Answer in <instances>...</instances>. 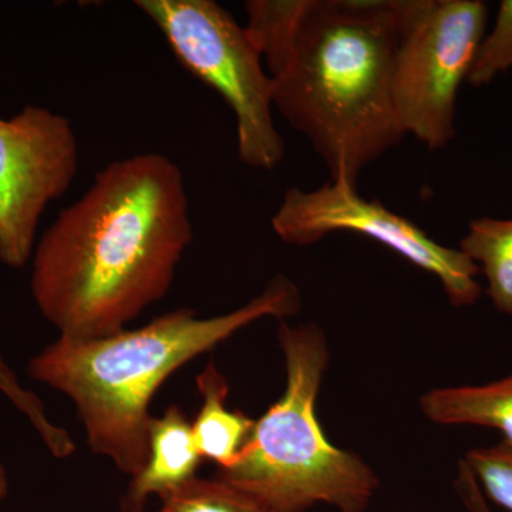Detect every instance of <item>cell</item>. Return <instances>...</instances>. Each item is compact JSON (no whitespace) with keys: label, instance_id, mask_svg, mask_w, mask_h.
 I'll return each mask as SVG.
<instances>
[{"label":"cell","instance_id":"e0dca14e","mask_svg":"<svg viewBox=\"0 0 512 512\" xmlns=\"http://www.w3.org/2000/svg\"><path fill=\"white\" fill-rule=\"evenodd\" d=\"M456 490L468 512H493L483 491L478 487L476 478L463 460L458 463Z\"/></svg>","mask_w":512,"mask_h":512},{"label":"cell","instance_id":"ac0fdd59","mask_svg":"<svg viewBox=\"0 0 512 512\" xmlns=\"http://www.w3.org/2000/svg\"><path fill=\"white\" fill-rule=\"evenodd\" d=\"M9 494V478L8 473H6L5 467L0 463V504L5 501V498L8 497Z\"/></svg>","mask_w":512,"mask_h":512},{"label":"cell","instance_id":"52a82bcc","mask_svg":"<svg viewBox=\"0 0 512 512\" xmlns=\"http://www.w3.org/2000/svg\"><path fill=\"white\" fill-rule=\"evenodd\" d=\"M271 225L276 237L295 247H309L336 232L372 239L437 278L456 308L474 305L483 295L480 269L460 249L434 241L382 202L362 197L348 181L330 180L315 190L289 188Z\"/></svg>","mask_w":512,"mask_h":512},{"label":"cell","instance_id":"6da1fadb","mask_svg":"<svg viewBox=\"0 0 512 512\" xmlns=\"http://www.w3.org/2000/svg\"><path fill=\"white\" fill-rule=\"evenodd\" d=\"M192 238L184 174L171 158L114 161L37 242L33 299L59 336L113 335L170 292Z\"/></svg>","mask_w":512,"mask_h":512},{"label":"cell","instance_id":"4fadbf2b","mask_svg":"<svg viewBox=\"0 0 512 512\" xmlns=\"http://www.w3.org/2000/svg\"><path fill=\"white\" fill-rule=\"evenodd\" d=\"M161 501L173 512H276L255 495L220 478H194Z\"/></svg>","mask_w":512,"mask_h":512},{"label":"cell","instance_id":"5bb4252c","mask_svg":"<svg viewBox=\"0 0 512 512\" xmlns=\"http://www.w3.org/2000/svg\"><path fill=\"white\" fill-rule=\"evenodd\" d=\"M0 392L13 403V406L25 414L37 431L47 450L56 458H69L76 451V443L69 431L56 426L47 417L45 406L39 397L20 384L13 370L6 365L5 359L0 355Z\"/></svg>","mask_w":512,"mask_h":512},{"label":"cell","instance_id":"d6986e66","mask_svg":"<svg viewBox=\"0 0 512 512\" xmlns=\"http://www.w3.org/2000/svg\"><path fill=\"white\" fill-rule=\"evenodd\" d=\"M160 512H173V511H171L170 508L164 507V505H163V508H161Z\"/></svg>","mask_w":512,"mask_h":512},{"label":"cell","instance_id":"277c9868","mask_svg":"<svg viewBox=\"0 0 512 512\" xmlns=\"http://www.w3.org/2000/svg\"><path fill=\"white\" fill-rule=\"evenodd\" d=\"M279 346L286 383L258 420L237 460L217 478L255 495L276 512H306L318 504L366 512L379 478L363 458L323 433L316 402L329 366V345L315 323L281 322Z\"/></svg>","mask_w":512,"mask_h":512},{"label":"cell","instance_id":"9a60e30c","mask_svg":"<svg viewBox=\"0 0 512 512\" xmlns=\"http://www.w3.org/2000/svg\"><path fill=\"white\" fill-rule=\"evenodd\" d=\"M512 69V0H501L490 32H485L467 83L483 89Z\"/></svg>","mask_w":512,"mask_h":512},{"label":"cell","instance_id":"2e32d148","mask_svg":"<svg viewBox=\"0 0 512 512\" xmlns=\"http://www.w3.org/2000/svg\"><path fill=\"white\" fill-rule=\"evenodd\" d=\"M488 503L512 512V447L501 441L467 451L463 458Z\"/></svg>","mask_w":512,"mask_h":512},{"label":"cell","instance_id":"5b68a950","mask_svg":"<svg viewBox=\"0 0 512 512\" xmlns=\"http://www.w3.org/2000/svg\"><path fill=\"white\" fill-rule=\"evenodd\" d=\"M134 5L163 33L181 66L215 90L237 123L238 158L272 171L285 158L275 126L274 80L247 28L214 0H136Z\"/></svg>","mask_w":512,"mask_h":512},{"label":"cell","instance_id":"ba28073f","mask_svg":"<svg viewBox=\"0 0 512 512\" xmlns=\"http://www.w3.org/2000/svg\"><path fill=\"white\" fill-rule=\"evenodd\" d=\"M72 123L46 107L28 106L0 119V262L25 268L35 251L43 212L79 170Z\"/></svg>","mask_w":512,"mask_h":512},{"label":"cell","instance_id":"3957f363","mask_svg":"<svg viewBox=\"0 0 512 512\" xmlns=\"http://www.w3.org/2000/svg\"><path fill=\"white\" fill-rule=\"evenodd\" d=\"M301 302L298 286L276 276L224 315L198 318L183 308L103 338L59 336L30 359L28 372L72 400L93 453L134 477L147 461L150 406L165 380L259 319L296 315Z\"/></svg>","mask_w":512,"mask_h":512},{"label":"cell","instance_id":"8fae6325","mask_svg":"<svg viewBox=\"0 0 512 512\" xmlns=\"http://www.w3.org/2000/svg\"><path fill=\"white\" fill-rule=\"evenodd\" d=\"M424 416L443 426H478L500 431L512 447V375L476 386L430 390L420 399Z\"/></svg>","mask_w":512,"mask_h":512},{"label":"cell","instance_id":"7a4b0ae2","mask_svg":"<svg viewBox=\"0 0 512 512\" xmlns=\"http://www.w3.org/2000/svg\"><path fill=\"white\" fill-rule=\"evenodd\" d=\"M417 0H311L274 62V107L308 138L330 180L360 174L402 143L393 69Z\"/></svg>","mask_w":512,"mask_h":512},{"label":"cell","instance_id":"7c38bea8","mask_svg":"<svg viewBox=\"0 0 512 512\" xmlns=\"http://www.w3.org/2000/svg\"><path fill=\"white\" fill-rule=\"evenodd\" d=\"M458 249L480 269L494 308L512 316V218L470 221Z\"/></svg>","mask_w":512,"mask_h":512},{"label":"cell","instance_id":"9c48e42d","mask_svg":"<svg viewBox=\"0 0 512 512\" xmlns=\"http://www.w3.org/2000/svg\"><path fill=\"white\" fill-rule=\"evenodd\" d=\"M201 461L187 414L178 406L168 407L151 421L146 464L131 477L120 512H143L153 495L163 500L180 490L197 478Z\"/></svg>","mask_w":512,"mask_h":512},{"label":"cell","instance_id":"30bf717a","mask_svg":"<svg viewBox=\"0 0 512 512\" xmlns=\"http://www.w3.org/2000/svg\"><path fill=\"white\" fill-rule=\"evenodd\" d=\"M202 397L200 410L191 421L192 437L202 460L217 464L225 470L237 460L254 421L241 410H229V384L214 363L197 377Z\"/></svg>","mask_w":512,"mask_h":512},{"label":"cell","instance_id":"8992f818","mask_svg":"<svg viewBox=\"0 0 512 512\" xmlns=\"http://www.w3.org/2000/svg\"><path fill=\"white\" fill-rule=\"evenodd\" d=\"M483 0H417L393 69V101L404 133L430 150L457 134V100L487 32Z\"/></svg>","mask_w":512,"mask_h":512}]
</instances>
